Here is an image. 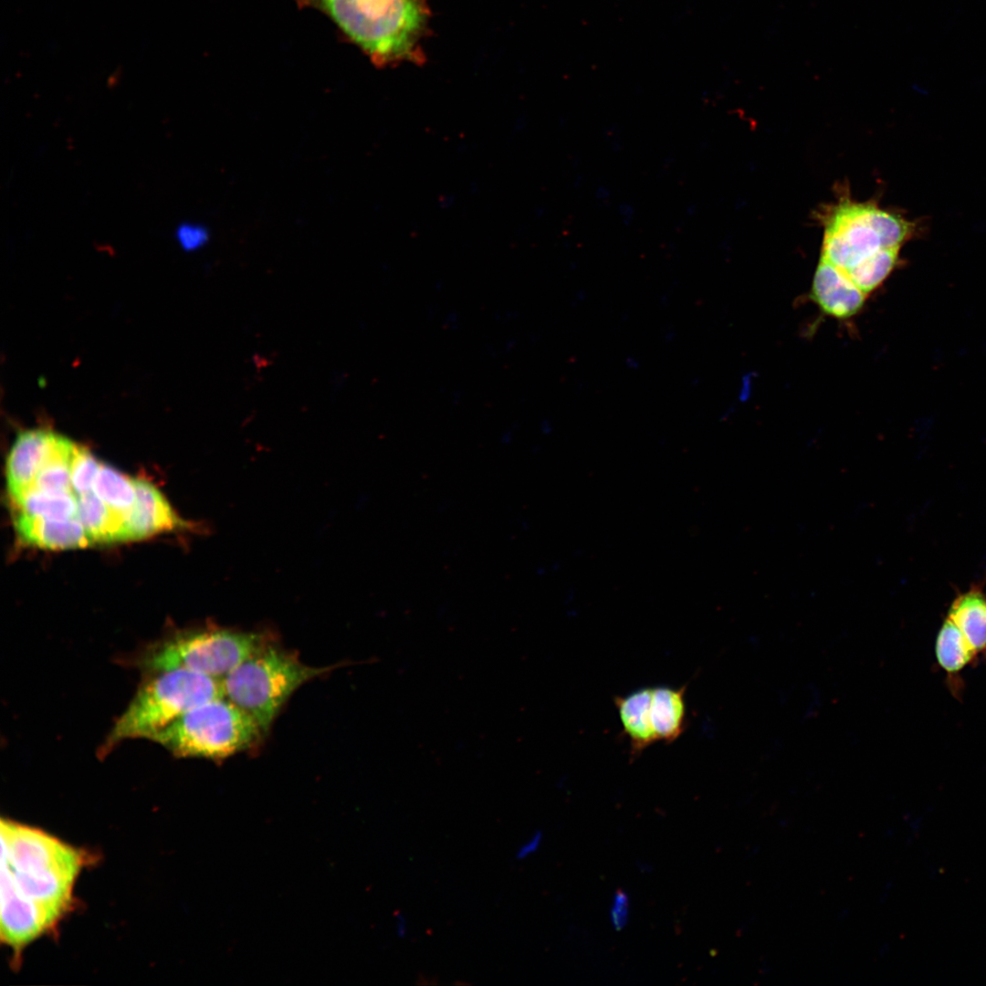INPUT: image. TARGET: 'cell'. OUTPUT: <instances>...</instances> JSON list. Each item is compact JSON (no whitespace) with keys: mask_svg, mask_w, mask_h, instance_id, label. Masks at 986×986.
<instances>
[{"mask_svg":"<svg viewBox=\"0 0 986 986\" xmlns=\"http://www.w3.org/2000/svg\"><path fill=\"white\" fill-rule=\"evenodd\" d=\"M1 928L9 942L34 941L53 928L72 902L84 855L52 835L1 822Z\"/></svg>","mask_w":986,"mask_h":986,"instance_id":"6da1fadb","label":"cell"},{"mask_svg":"<svg viewBox=\"0 0 986 986\" xmlns=\"http://www.w3.org/2000/svg\"><path fill=\"white\" fill-rule=\"evenodd\" d=\"M327 15L372 61L410 59L426 25L424 0H297Z\"/></svg>","mask_w":986,"mask_h":986,"instance_id":"7a4b0ae2","label":"cell"},{"mask_svg":"<svg viewBox=\"0 0 986 986\" xmlns=\"http://www.w3.org/2000/svg\"><path fill=\"white\" fill-rule=\"evenodd\" d=\"M823 239L821 258L847 271L882 248L901 247L919 233V226L871 201L841 196L819 212Z\"/></svg>","mask_w":986,"mask_h":986,"instance_id":"3957f363","label":"cell"},{"mask_svg":"<svg viewBox=\"0 0 986 986\" xmlns=\"http://www.w3.org/2000/svg\"><path fill=\"white\" fill-rule=\"evenodd\" d=\"M220 697V679L186 669L153 673L111 728L102 751L127 739H151L187 711Z\"/></svg>","mask_w":986,"mask_h":986,"instance_id":"277c9868","label":"cell"},{"mask_svg":"<svg viewBox=\"0 0 986 986\" xmlns=\"http://www.w3.org/2000/svg\"><path fill=\"white\" fill-rule=\"evenodd\" d=\"M329 670L308 666L270 642L222 679L223 693L267 733L291 695Z\"/></svg>","mask_w":986,"mask_h":986,"instance_id":"5b68a950","label":"cell"},{"mask_svg":"<svg viewBox=\"0 0 986 986\" xmlns=\"http://www.w3.org/2000/svg\"><path fill=\"white\" fill-rule=\"evenodd\" d=\"M264 731L225 697L187 711L151 740L179 757L222 760L254 747Z\"/></svg>","mask_w":986,"mask_h":986,"instance_id":"8992f818","label":"cell"},{"mask_svg":"<svg viewBox=\"0 0 986 986\" xmlns=\"http://www.w3.org/2000/svg\"><path fill=\"white\" fill-rule=\"evenodd\" d=\"M270 642L263 633L219 627L194 630L155 643L141 656L139 664L152 674L186 669L222 680Z\"/></svg>","mask_w":986,"mask_h":986,"instance_id":"52a82bcc","label":"cell"},{"mask_svg":"<svg viewBox=\"0 0 986 986\" xmlns=\"http://www.w3.org/2000/svg\"><path fill=\"white\" fill-rule=\"evenodd\" d=\"M811 297L824 314L847 319L860 311L867 294L844 270L820 257Z\"/></svg>","mask_w":986,"mask_h":986,"instance_id":"ba28073f","label":"cell"},{"mask_svg":"<svg viewBox=\"0 0 986 986\" xmlns=\"http://www.w3.org/2000/svg\"><path fill=\"white\" fill-rule=\"evenodd\" d=\"M58 435L43 429L19 433L6 463L7 488L11 497L33 486L45 461L52 453Z\"/></svg>","mask_w":986,"mask_h":986,"instance_id":"9c48e42d","label":"cell"},{"mask_svg":"<svg viewBox=\"0 0 986 986\" xmlns=\"http://www.w3.org/2000/svg\"><path fill=\"white\" fill-rule=\"evenodd\" d=\"M134 483L135 503L124 519L127 540L186 527L153 485L140 478H134Z\"/></svg>","mask_w":986,"mask_h":986,"instance_id":"30bf717a","label":"cell"},{"mask_svg":"<svg viewBox=\"0 0 986 986\" xmlns=\"http://www.w3.org/2000/svg\"><path fill=\"white\" fill-rule=\"evenodd\" d=\"M15 528L22 540L40 548L74 549L94 542L77 517L45 519L18 512Z\"/></svg>","mask_w":986,"mask_h":986,"instance_id":"8fae6325","label":"cell"},{"mask_svg":"<svg viewBox=\"0 0 986 986\" xmlns=\"http://www.w3.org/2000/svg\"><path fill=\"white\" fill-rule=\"evenodd\" d=\"M651 701L652 687H641L614 698L623 730L634 756L658 741L651 719Z\"/></svg>","mask_w":986,"mask_h":986,"instance_id":"7c38bea8","label":"cell"},{"mask_svg":"<svg viewBox=\"0 0 986 986\" xmlns=\"http://www.w3.org/2000/svg\"><path fill=\"white\" fill-rule=\"evenodd\" d=\"M960 630L973 651L986 656V594L977 586L958 594L948 616Z\"/></svg>","mask_w":986,"mask_h":986,"instance_id":"4fadbf2b","label":"cell"},{"mask_svg":"<svg viewBox=\"0 0 986 986\" xmlns=\"http://www.w3.org/2000/svg\"><path fill=\"white\" fill-rule=\"evenodd\" d=\"M686 687H652L651 719L658 741L671 743L687 726Z\"/></svg>","mask_w":986,"mask_h":986,"instance_id":"5bb4252c","label":"cell"},{"mask_svg":"<svg viewBox=\"0 0 986 986\" xmlns=\"http://www.w3.org/2000/svg\"><path fill=\"white\" fill-rule=\"evenodd\" d=\"M935 654L938 664L946 673L953 693H958L960 673L978 663L979 656L973 651L960 630L947 617L936 638Z\"/></svg>","mask_w":986,"mask_h":986,"instance_id":"9a60e30c","label":"cell"},{"mask_svg":"<svg viewBox=\"0 0 986 986\" xmlns=\"http://www.w3.org/2000/svg\"><path fill=\"white\" fill-rule=\"evenodd\" d=\"M77 518L95 542L127 540L123 516L110 508L93 490L78 497Z\"/></svg>","mask_w":986,"mask_h":986,"instance_id":"2e32d148","label":"cell"},{"mask_svg":"<svg viewBox=\"0 0 986 986\" xmlns=\"http://www.w3.org/2000/svg\"><path fill=\"white\" fill-rule=\"evenodd\" d=\"M77 448L72 441L58 435L52 453L39 469L31 488L50 493H74L71 466Z\"/></svg>","mask_w":986,"mask_h":986,"instance_id":"e0dca14e","label":"cell"},{"mask_svg":"<svg viewBox=\"0 0 986 986\" xmlns=\"http://www.w3.org/2000/svg\"><path fill=\"white\" fill-rule=\"evenodd\" d=\"M18 512L45 519L77 517L78 497L74 493H50L30 488L11 497Z\"/></svg>","mask_w":986,"mask_h":986,"instance_id":"ac0fdd59","label":"cell"},{"mask_svg":"<svg viewBox=\"0 0 986 986\" xmlns=\"http://www.w3.org/2000/svg\"><path fill=\"white\" fill-rule=\"evenodd\" d=\"M92 490L103 502L123 516L124 519L135 503L134 478L129 477L102 463L95 478Z\"/></svg>","mask_w":986,"mask_h":986,"instance_id":"d6986e66","label":"cell"},{"mask_svg":"<svg viewBox=\"0 0 986 986\" xmlns=\"http://www.w3.org/2000/svg\"><path fill=\"white\" fill-rule=\"evenodd\" d=\"M900 247L882 248L844 271L865 294L877 288L896 267Z\"/></svg>","mask_w":986,"mask_h":986,"instance_id":"ffe728a7","label":"cell"},{"mask_svg":"<svg viewBox=\"0 0 986 986\" xmlns=\"http://www.w3.org/2000/svg\"><path fill=\"white\" fill-rule=\"evenodd\" d=\"M100 464L91 453L78 446L71 466V485L77 497L92 491Z\"/></svg>","mask_w":986,"mask_h":986,"instance_id":"44dd1931","label":"cell"},{"mask_svg":"<svg viewBox=\"0 0 986 986\" xmlns=\"http://www.w3.org/2000/svg\"><path fill=\"white\" fill-rule=\"evenodd\" d=\"M175 239L185 251H194L203 247L209 239L208 230L201 225L183 223L175 230Z\"/></svg>","mask_w":986,"mask_h":986,"instance_id":"7402d4cb","label":"cell"},{"mask_svg":"<svg viewBox=\"0 0 986 986\" xmlns=\"http://www.w3.org/2000/svg\"><path fill=\"white\" fill-rule=\"evenodd\" d=\"M630 916V898L626 891L617 890L612 898L609 918L612 927L620 931L625 928Z\"/></svg>","mask_w":986,"mask_h":986,"instance_id":"603a6c76","label":"cell"},{"mask_svg":"<svg viewBox=\"0 0 986 986\" xmlns=\"http://www.w3.org/2000/svg\"><path fill=\"white\" fill-rule=\"evenodd\" d=\"M542 840V832L540 830L534 831L531 835L517 848L514 855L515 859L518 861L524 860L535 854L539 850Z\"/></svg>","mask_w":986,"mask_h":986,"instance_id":"cb8c5ba5","label":"cell"},{"mask_svg":"<svg viewBox=\"0 0 986 986\" xmlns=\"http://www.w3.org/2000/svg\"><path fill=\"white\" fill-rule=\"evenodd\" d=\"M621 130L618 124L613 123L606 126L603 131V139L606 141L609 148L614 152H618L622 149V142L620 139Z\"/></svg>","mask_w":986,"mask_h":986,"instance_id":"d4e9b609","label":"cell"},{"mask_svg":"<svg viewBox=\"0 0 986 986\" xmlns=\"http://www.w3.org/2000/svg\"><path fill=\"white\" fill-rule=\"evenodd\" d=\"M618 214L621 216L622 222L624 226H630L635 218V209L628 203H621L617 208Z\"/></svg>","mask_w":986,"mask_h":986,"instance_id":"484cf974","label":"cell"},{"mask_svg":"<svg viewBox=\"0 0 986 986\" xmlns=\"http://www.w3.org/2000/svg\"><path fill=\"white\" fill-rule=\"evenodd\" d=\"M611 196H612L611 190L608 187L604 186V185L598 186L596 188V190H595V193H594V197L597 200L598 205H603V206H606L607 205H609V200H610Z\"/></svg>","mask_w":986,"mask_h":986,"instance_id":"4316f807","label":"cell"},{"mask_svg":"<svg viewBox=\"0 0 986 986\" xmlns=\"http://www.w3.org/2000/svg\"><path fill=\"white\" fill-rule=\"evenodd\" d=\"M395 930L399 938L404 939L408 932V924L406 918L403 913H397L395 915Z\"/></svg>","mask_w":986,"mask_h":986,"instance_id":"83f0119b","label":"cell"},{"mask_svg":"<svg viewBox=\"0 0 986 986\" xmlns=\"http://www.w3.org/2000/svg\"><path fill=\"white\" fill-rule=\"evenodd\" d=\"M624 365L630 371H637L640 368V361L633 355H628L624 359Z\"/></svg>","mask_w":986,"mask_h":986,"instance_id":"f1b7e54d","label":"cell"},{"mask_svg":"<svg viewBox=\"0 0 986 986\" xmlns=\"http://www.w3.org/2000/svg\"><path fill=\"white\" fill-rule=\"evenodd\" d=\"M583 183H584V177H583V175H582V174H577V176H576V178H575V180H574V186H575V187H576L577 189H579V188H581V187H582V186L583 185Z\"/></svg>","mask_w":986,"mask_h":986,"instance_id":"f546056e","label":"cell"},{"mask_svg":"<svg viewBox=\"0 0 986 986\" xmlns=\"http://www.w3.org/2000/svg\"><path fill=\"white\" fill-rule=\"evenodd\" d=\"M686 213H687V215L688 216H690V217H691V216H694V215H695V214L697 213V206H696V205H694V204H691V205H688V206L687 207V212H686Z\"/></svg>","mask_w":986,"mask_h":986,"instance_id":"4dcf8cb0","label":"cell"},{"mask_svg":"<svg viewBox=\"0 0 986 986\" xmlns=\"http://www.w3.org/2000/svg\"><path fill=\"white\" fill-rule=\"evenodd\" d=\"M674 161H675V157L673 155H667L664 160V167H666V168L669 167L670 165H672Z\"/></svg>","mask_w":986,"mask_h":986,"instance_id":"1f68e13d","label":"cell"}]
</instances>
